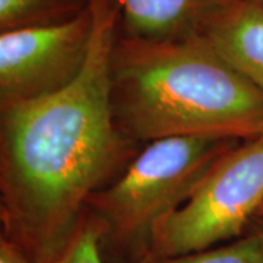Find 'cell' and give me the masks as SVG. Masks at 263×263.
<instances>
[{
  "mask_svg": "<svg viewBox=\"0 0 263 263\" xmlns=\"http://www.w3.org/2000/svg\"><path fill=\"white\" fill-rule=\"evenodd\" d=\"M92 35L89 8L72 21L0 32V107L56 94L82 72Z\"/></svg>",
  "mask_w": 263,
  "mask_h": 263,
  "instance_id": "cell-5",
  "label": "cell"
},
{
  "mask_svg": "<svg viewBox=\"0 0 263 263\" xmlns=\"http://www.w3.org/2000/svg\"><path fill=\"white\" fill-rule=\"evenodd\" d=\"M233 0H120V32L146 40L202 34Z\"/></svg>",
  "mask_w": 263,
  "mask_h": 263,
  "instance_id": "cell-7",
  "label": "cell"
},
{
  "mask_svg": "<svg viewBox=\"0 0 263 263\" xmlns=\"http://www.w3.org/2000/svg\"><path fill=\"white\" fill-rule=\"evenodd\" d=\"M143 263H263V224L228 245L183 256L148 259Z\"/></svg>",
  "mask_w": 263,
  "mask_h": 263,
  "instance_id": "cell-9",
  "label": "cell"
},
{
  "mask_svg": "<svg viewBox=\"0 0 263 263\" xmlns=\"http://www.w3.org/2000/svg\"><path fill=\"white\" fill-rule=\"evenodd\" d=\"M257 218H259V219H263V206L260 208V211H259V214H257Z\"/></svg>",
  "mask_w": 263,
  "mask_h": 263,
  "instance_id": "cell-12",
  "label": "cell"
},
{
  "mask_svg": "<svg viewBox=\"0 0 263 263\" xmlns=\"http://www.w3.org/2000/svg\"><path fill=\"white\" fill-rule=\"evenodd\" d=\"M103 230L89 212H85L82 222L62 254L51 263H107L101 250Z\"/></svg>",
  "mask_w": 263,
  "mask_h": 263,
  "instance_id": "cell-10",
  "label": "cell"
},
{
  "mask_svg": "<svg viewBox=\"0 0 263 263\" xmlns=\"http://www.w3.org/2000/svg\"><path fill=\"white\" fill-rule=\"evenodd\" d=\"M114 120L132 141L263 135V91L202 34L146 40L122 34L110 59Z\"/></svg>",
  "mask_w": 263,
  "mask_h": 263,
  "instance_id": "cell-2",
  "label": "cell"
},
{
  "mask_svg": "<svg viewBox=\"0 0 263 263\" xmlns=\"http://www.w3.org/2000/svg\"><path fill=\"white\" fill-rule=\"evenodd\" d=\"M0 263H35L18 245L8 238H0Z\"/></svg>",
  "mask_w": 263,
  "mask_h": 263,
  "instance_id": "cell-11",
  "label": "cell"
},
{
  "mask_svg": "<svg viewBox=\"0 0 263 263\" xmlns=\"http://www.w3.org/2000/svg\"><path fill=\"white\" fill-rule=\"evenodd\" d=\"M263 206V135L221 157L179 209L157 224L148 259L215 247L245 234Z\"/></svg>",
  "mask_w": 263,
  "mask_h": 263,
  "instance_id": "cell-4",
  "label": "cell"
},
{
  "mask_svg": "<svg viewBox=\"0 0 263 263\" xmlns=\"http://www.w3.org/2000/svg\"><path fill=\"white\" fill-rule=\"evenodd\" d=\"M237 139L177 136L149 142L122 174L89 197L107 263H143L162 218L179 209Z\"/></svg>",
  "mask_w": 263,
  "mask_h": 263,
  "instance_id": "cell-3",
  "label": "cell"
},
{
  "mask_svg": "<svg viewBox=\"0 0 263 263\" xmlns=\"http://www.w3.org/2000/svg\"><path fill=\"white\" fill-rule=\"evenodd\" d=\"M262 2H263V0H262Z\"/></svg>",
  "mask_w": 263,
  "mask_h": 263,
  "instance_id": "cell-13",
  "label": "cell"
},
{
  "mask_svg": "<svg viewBox=\"0 0 263 263\" xmlns=\"http://www.w3.org/2000/svg\"><path fill=\"white\" fill-rule=\"evenodd\" d=\"M92 35L82 72L56 94L0 107L2 237L51 263L82 222L89 197L139 152L114 120L110 59L120 0H91Z\"/></svg>",
  "mask_w": 263,
  "mask_h": 263,
  "instance_id": "cell-1",
  "label": "cell"
},
{
  "mask_svg": "<svg viewBox=\"0 0 263 263\" xmlns=\"http://www.w3.org/2000/svg\"><path fill=\"white\" fill-rule=\"evenodd\" d=\"M89 5L91 0H0V32L63 24Z\"/></svg>",
  "mask_w": 263,
  "mask_h": 263,
  "instance_id": "cell-8",
  "label": "cell"
},
{
  "mask_svg": "<svg viewBox=\"0 0 263 263\" xmlns=\"http://www.w3.org/2000/svg\"><path fill=\"white\" fill-rule=\"evenodd\" d=\"M202 35L231 66L263 91V2L233 0Z\"/></svg>",
  "mask_w": 263,
  "mask_h": 263,
  "instance_id": "cell-6",
  "label": "cell"
}]
</instances>
